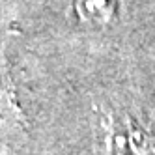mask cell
Masks as SVG:
<instances>
[{
	"label": "cell",
	"instance_id": "obj_1",
	"mask_svg": "<svg viewBox=\"0 0 155 155\" xmlns=\"http://www.w3.org/2000/svg\"><path fill=\"white\" fill-rule=\"evenodd\" d=\"M75 9L84 23L105 25L114 15L116 0H75Z\"/></svg>",
	"mask_w": 155,
	"mask_h": 155
}]
</instances>
